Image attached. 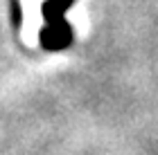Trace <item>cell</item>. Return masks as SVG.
I'll use <instances>...</instances> for the list:
<instances>
[{
	"label": "cell",
	"mask_w": 158,
	"mask_h": 155,
	"mask_svg": "<svg viewBox=\"0 0 158 155\" xmlns=\"http://www.w3.org/2000/svg\"><path fill=\"white\" fill-rule=\"evenodd\" d=\"M43 2L45 0H20V7H23L20 36L32 47L39 45V32L43 27Z\"/></svg>",
	"instance_id": "obj_1"
},
{
	"label": "cell",
	"mask_w": 158,
	"mask_h": 155,
	"mask_svg": "<svg viewBox=\"0 0 158 155\" xmlns=\"http://www.w3.org/2000/svg\"><path fill=\"white\" fill-rule=\"evenodd\" d=\"M68 20H70V25H75V27H77L79 32H84L86 27H88V20H86V16H84L81 11H75V14L70 11V16H68Z\"/></svg>",
	"instance_id": "obj_2"
}]
</instances>
